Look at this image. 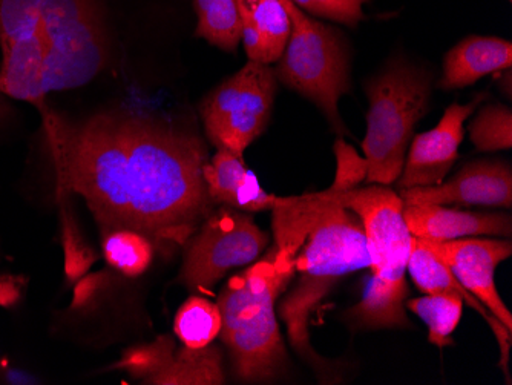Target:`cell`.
<instances>
[{
    "mask_svg": "<svg viewBox=\"0 0 512 385\" xmlns=\"http://www.w3.org/2000/svg\"><path fill=\"white\" fill-rule=\"evenodd\" d=\"M327 194L352 209L364 226L371 277L364 297L348 310L355 326L391 329L408 324L405 301L408 297L407 266L413 235L404 220V203L399 194L381 185Z\"/></svg>",
    "mask_w": 512,
    "mask_h": 385,
    "instance_id": "277c9868",
    "label": "cell"
},
{
    "mask_svg": "<svg viewBox=\"0 0 512 385\" xmlns=\"http://www.w3.org/2000/svg\"><path fill=\"white\" fill-rule=\"evenodd\" d=\"M404 220L413 237L450 241L480 235L511 238V215L502 212H473L444 205H404Z\"/></svg>",
    "mask_w": 512,
    "mask_h": 385,
    "instance_id": "5bb4252c",
    "label": "cell"
},
{
    "mask_svg": "<svg viewBox=\"0 0 512 385\" xmlns=\"http://www.w3.org/2000/svg\"><path fill=\"white\" fill-rule=\"evenodd\" d=\"M292 33L279 57L276 79L315 103L332 128L345 134L338 103L350 91V54L341 31L313 19L292 0H281Z\"/></svg>",
    "mask_w": 512,
    "mask_h": 385,
    "instance_id": "8992f818",
    "label": "cell"
},
{
    "mask_svg": "<svg viewBox=\"0 0 512 385\" xmlns=\"http://www.w3.org/2000/svg\"><path fill=\"white\" fill-rule=\"evenodd\" d=\"M512 43L500 37L470 36L460 40L444 59L439 88H467L499 71L511 70Z\"/></svg>",
    "mask_w": 512,
    "mask_h": 385,
    "instance_id": "e0dca14e",
    "label": "cell"
},
{
    "mask_svg": "<svg viewBox=\"0 0 512 385\" xmlns=\"http://www.w3.org/2000/svg\"><path fill=\"white\" fill-rule=\"evenodd\" d=\"M5 94L0 91V116L4 114L5 102H4Z\"/></svg>",
    "mask_w": 512,
    "mask_h": 385,
    "instance_id": "d4e9b609",
    "label": "cell"
},
{
    "mask_svg": "<svg viewBox=\"0 0 512 385\" xmlns=\"http://www.w3.org/2000/svg\"><path fill=\"white\" fill-rule=\"evenodd\" d=\"M292 278V266L272 244L264 258L230 278L218 297L220 335L240 381L269 382L286 370L275 304Z\"/></svg>",
    "mask_w": 512,
    "mask_h": 385,
    "instance_id": "3957f363",
    "label": "cell"
},
{
    "mask_svg": "<svg viewBox=\"0 0 512 385\" xmlns=\"http://www.w3.org/2000/svg\"><path fill=\"white\" fill-rule=\"evenodd\" d=\"M269 246V235L237 209L212 212L186 243L181 280L194 293H207L235 267L255 263Z\"/></svg>",
    "mask_w": 512,
    "mask_h": 385,
    "instance_id": "9c48e42d",
    "label": "cell"
},
{
    "mask_svg": "<svg viewBox=\"0 0 512 385\" xmlns=\"http://www.w3.org/2000/svg\"><path fill=\"white\" fill-rule=\"evenodd\" d=\"M292 2L310 16L324 17L353 28L364 19V4L367 0H292Z\"/></svg>",
    "mask_w": 512,
    "mask_h": 385,
    "instance_id": "7402d4cb",
    "label": "cell"
},
{
    "mask_svg": "<svg viewBox=\"0 0 512 385\" xmlns=\"http://www.w3.org/2000/svg\"><path fill=\"white\" fill-rule=\"evenodd\" d=\"M241 40L253 62L272 65L283 56L292 20L281 0H237Z\"/></svg>",
    "mask_w": 512,
    "mask_h": 385,
    "instance_id": "2e32d148",
    "label": "cell"
},
{
    "mask_svg": "<svg viewBox=\"0 0 512 385\" xmlns=\"http://www.w3.org/2000/svg\"><path fill=\"white\" fill-rule=\"evenodd\" d=\"M197 14V34L220 50L235 53L241 42L237 0H192Z\"/></svg>",
    "mask_w": 512,
    "mask_h": 385,
    "instance_id": "ac0fdd59",
    "label": "cell"
},
{
    "mask_svg": "<svg viewBox=\"0 0 512 385\" xmlns=\"http://www.w3.org/2000/svg\"><path fill=\"white\" fill-rule=\"evenodd\" d=\"M272 66L249 60L201 102L207 139L217 149L243 155L269 125L276 94Z\"/></svg>",
    "mask_w": 512,
    "mask_h": 385,
    "instance_id": "ba28073f",
    "label": "cell"
},
{
    "mask_svg": "<svg viewBox=\"0 0 512 385\" xmlns=\"http://www.w3.org/2000/svg\"><path fill=\"white\" fill-rule=\"evenodd\" d=\"M367 132L362 151L367 185L390 186L404 168L414 126L428 112L431 74L407 60H393L365 85Z\"/></svg>",
    "mask_w": 512,
    "mask_h": 385,
    "instance_id": "5b68a950",
    "label": "cell"
},
{
    "mask_svg": "<svg viewBox=\"0 0 512 385\" xmlns=\"http://www.w3.org/2000/svg\"><path fill=\"white\" fill-rule=\"evenodd\" d=\"M63 246H65L66 275L71 281L77 280L94 263V254L88 244L83 241L76 221H73L66 212H63Z\"/></svg>",
    "mask_w": 512,
    "mask_h": 385,
    "instance_id": "603a6c76",
    "label": "cell"
},
{
    "mask_svg": "<svg viewBox=\"0 0 512 385\" xmlns=\"http://www.w3.org/2000/svg\"><path fill=\"white\" fill-rule=\"evenodd\" d=\"M43 93L80 88L108 62V36L96 0H42Z\"/></svg>",
    "mask_w": 512,
    "mask_h": 385,
    "instance_id": "52a82bcc",
    "label": "cell"
},
{
    "mask_svg": "<svg viewBox=\"0 0 512 385\" xmlns=\"http://www.w3.org/2000/svg\"><path fill=\"white\" fill-rule=\"evenodd\" d=\"M145 384L220 385L226 381L220 349L215 346L175 349L171 336L129 349L117 366Z\"/></svg>",
    "mask_w": 512,
    "mask_h": 385,
    "instance_id": "30bf717a",
    "label": "cell"
},
{
    "mask_svg": "<svg viewBox=\"0 0 512 385\" xmlns=\"http://www.w3.org/2000/svg\"><path fill=\"white\" fill-rule=\"evenodd\" d=\"M431 251L444 261L454 277L467 287L497 320L512 332V315L500 298L496 287V267L508 260L512 244L508 240H483V238H459V240H424Z\"/></svg>",
    "mask_w": 512,
    "mask_h": 385,
    "instance_id": "8fae6325",
    "label": "cell"
},
{
    "mask_svg": "<svg viewBox=\"0 0 512 385\" xmlns=\"http://www.w3.org/2000/svg\"><path fill=\"white\" fill-rule=\"evenodd\" d=\"M470 139L482 152L506 151L512 146V112L500 103L486 105L468 126Z\"/></svg>",
    "mask_w": 512,
    "mask_h": 385,
    "instance_id": "44dd1931",
    "label": "cell"
},
{
    "mask_svg": "<svg viewBox=\"0 0 512 385\" xmlns=\"http://www.w3.org/2000/svg\"><path fill=\"white\" fill-rule=\"evenodd\" d=\"M37 111L57 197L80 195L102 234L131 229L166 254L212 214L206 145L194 132L125 112L73 120L48 103Z\"/></svg>",
    "mask_w": 512,
    "mask_h": 385,
    "instance_id": "6da1fadb",
    "label": "cell"
},
{
    "mask_svg": "<svg viewBox=\"0 0 512 385\" xmlns=\"http://www.w3.org/2000/svg\"><path fill=\"white\" fill-rule=\"evenodd\" d=\"M404 205H480L511 209V166L479 160L463 166L451 180L427 188L402 189Z\"/></svg>",
    "mask_w": 512,
    "mask_h": 385,
    "instance_id": "4fadbf2b",
    "label": "cell"
},
{
    "mask_svg": "<svg viewBox=\"0 0 512 385\" xmlns=\"http://www.w3.org/2000/svg\"><path fill=\"white\" fill-rule=\"evenodd\" d=\"M102 249L109 266L126 277L145 274L154 260L155 247L148 237L131 229L103 232Z\"/></svg>",
    "mask_w": 512,
    "mask_h": 385,
    "instance_id": "d6986e66",
    "label": "cell"
},
{
    "mask_svg": "<svg viewBox=\"0 0 512 385\" xmlns=\"http://www.w3.org/2000/svg\"><path fill=\"white\" fill-rule=\"evenodd\" d=\"M174 332L183 346H211L221 332L220 307L203 297L189 298L175 315Z\"/></svg>",
    "mask_w": 512,
    "mask_h": 385,
    "instance_id": "ffe728a7",
    "label": "cell"
},
{
    "mask_svg": "<svg viewBox=\"0 0 512 385\" xmlns=\"http://www.w3.org/2000/svg\"><path fill=\"white\" fill-rule=\"evenodd\" d=\"M335 154L336 160H338V169H336L335 181L329 191L344 192L358 188L359 183L367 177L365 158L359 157L355 148L342 139L336 140Z\"/></svg>",
    "mask_w": 512,
    "mask_h": 385,
    "instance_id": "cb8c5ba5",
    "label": "cell"
},
{
    "mask_svg": "<svg viewBox=\"0 0 512 385\" xmlns=\"http://www.w3.org/2000/svg\"><path fill=\"white\" fill-rule=\"evenodd\" d=\"M270 211L273 246L293 270L279 316L293 349L321 369L324 361L310 343V318L341 278L370 269L364 226L325 191L276 197Z\"/></svg>",
    "mask_w": 512,
    "mask_h": 385,
    "instance_id": "7a4b0ae2",
    "label": "cell"
},
{
    "mask_svg": "<svg viewBox=\"0 0 512 385\" xmlns=\"http://www.w3.org/2000/svg\"><path fill=\"white\" fill-rule=\"evenodd\" d=\"M483 96L476 97L468 105L453 103L436 128L413 135L408 146L404 168L399 175L398 188H427L440 185L459 158V146L465 137L463 125L473 114Z\"/></svg>",
    "mask_w": 512,
    "mask_h": 385,
    "instance_id": "7c38bea8",
    "label": "cell"
},
{
    "mask_svg": "<svg viewBox=\"0 0 512 385\" xmlns=\"http://www.w3.org/2000/svg\"><path fill=\"white\" fill-rule=\"evenodd\" d=\"M207 194L218 205L237 211L261 212L272 208L275 195L261 188L260 181L244 165L243 155L218 149L203 166Z\"/></svg>",
    "mask_w": 512,
    "mask_h": 385,
    "instance_id": "9a60e30c",
    "label": "cell"
}]
</instances>
